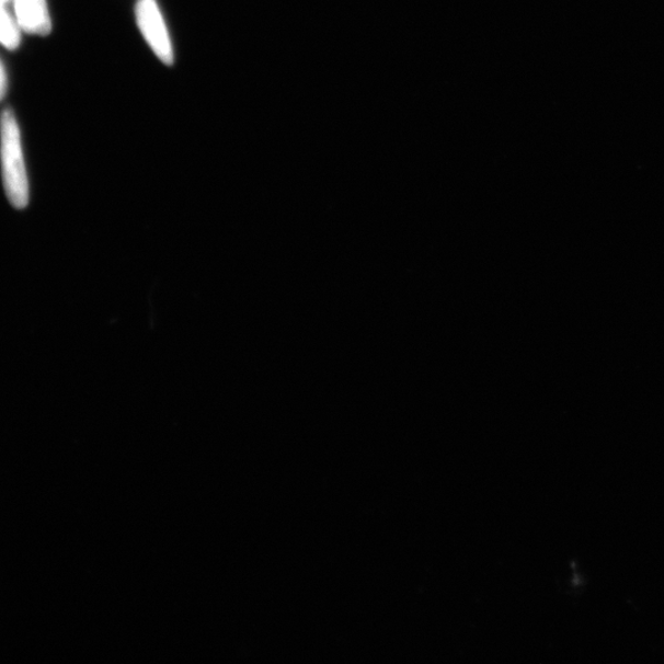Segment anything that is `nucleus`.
Masks as SVG:
<instances>
[{"label":"nucleus","mask_w":664,"mask_h":664,"mask_svg":"<svg viewBox=\"0 0 664 664\" xmlns=\"http://www.w3.org/2000/svg\"><path fill=\"white\" fill-rule=\"evenodd\" d=\"M0 160L7 197L10 205L24 209L28 205L30 187L16 117L7 108L0 115Z\"/></svg>","instance_id":"f257e3e1"},{"label":"nucleus","mask_w":664,"mask_h":664,"mask_svg":"<svg viewBox=\"0 0 664 664\" xmlns=\"http://www.w3.org/2000/svg\"><path fill=\"white\" fill-rule=\"evenodd\" d=\"M136 20L140 33L156 56L165 65L174 64V49L171 45L164 16L157 0H138Z\"/></svg>","instance_id":"f03ea898"},{"label":"nucleus","mask_w":664,"mask_h":664,"mask_svg":"<svg viewBox=\"0 0 664 664\" xmlns=\"http://www.w3.org/2000/svg\"><path fill=\"white\" fill-rule=\"evenodd\" d=\"M15 19L26 34L47 36L53 22L46 0H14Z\"/></svg>","instance_id":"7ed1b4c3"},{"label":"nucleus","mask_w":664,"mask_h":664,"mask_svg":"<svg viewBox=\"0 0 664 664\" xmlns=\"http://www.w3.org/2000/svg\"><path fill=\"white\" fill-rule=\"evenodd\" d=\"M5 4L0 2V44L13 51L22 42V28L16 19L8 12Z\"/></svg>","instance_id":"20e7f679"},{"label":"nucleus","mask_w":664,"mask_h":664,"mask_svg":"<svg viewBox=\"0 0 664 664\" xmlns=\"http://www.w3.org/2000/svg\"><path fill=\"white\" fill-rule=\"evenodd\" d=\"M7 88H8V79H7V73H5V69L2 62H0V102H2V100L4 99L5 94H7Z\"/></svg>","instance_id":"39448f33"},{"label":"nucleus","mask_w":664,"mask_h":664,"mask_svg":"<svg viewBox=\"0 0 664 664\" xmlns=\"http://www.w3.org/2000/svg\"><path fill=\"white\" fill-rule=\"evenodd\" d=\"M0 2L8 3L9 0H0Z\"/></svg>","instance_id":"423d86ee"}]
</instances>
